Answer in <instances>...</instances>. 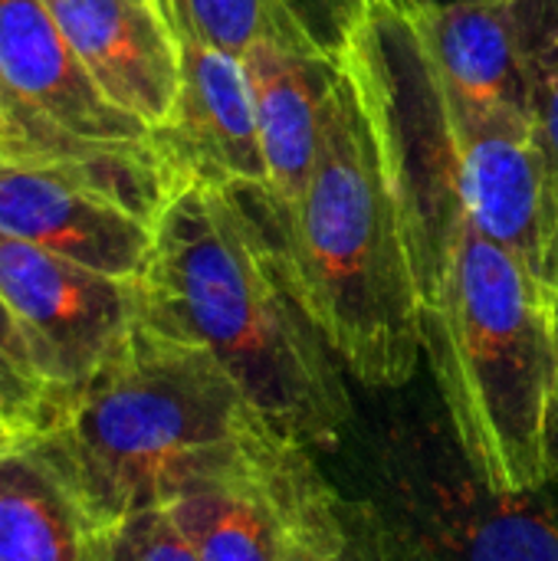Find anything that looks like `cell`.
I'll use <instances>...</instances> for the list:
<instances>
[{"instance_id":"cell-1","label":"cell","mask_w":558,"mask_h":561,"mask_svg":"<svg viewBox=\"0 0 558 561\" xmlns=\"http://www.w3.org/2000/svg\"><path fill=\"white\" fill-rule=\"evenodd\" d=\"M138 322L204 348L260 421L303 450L335 447L352 421L339 358L296 302L253 187H178L155 220Z\"/></svg>"},{"instance_id":"cell-2","label":"cell","mask_w":558,"mask_h":561,"mask_svg":"<svg viewBox=\"0 0 558 561\" xmlns=\"http://www.w3.org/2000/svg\"><path fill=\"white\" fill-rule=\"evenodd\" d=\"M273 437L214 355L138 322L86 381L49 398L23 440L99 529L174 503Z\"/></svg>"},{"instance_id":"cell-3","label":"cell","mask_w":558,"mask_h":561,"mask_svg":"<svg viewBox=\"0 0 558 561\" xmlns=\"http://www.w3.org/2000/svg\"><path fill=\"white\" fill-rule=\"evenodd\" d=\"M253 201L296 302L339 365L365 388L408 385L424 355V302L372 125L345 69L299 201L270 210L257 187Z\"/></svg>"},{"instance_id":"cell-4","label":"cell","mask_w":558,"mask_h":561,"mask_svg":"<svg viewBox=\"0 0 558 561\" xmlns=\"http://www.w3.org/2000/svg\"><path fill=\"white\" fill-rule=\"evenodd\" d=\"M424 355L477 486L520 500L558 486V296L474 224L424 309Z\"/></svg>"},{"instance_id":"cell-5","label":"cell","mask_w":558,"mask_h":561,"mask_svg":"<svg viewBox=\"0 0 558 561\" xmlns=\"http://www.w3.org/2000/svg\"><path fill=\"white\" fill-rule=\"evenodd\" d=\"M372 125L424 309L437 306L464 230V164L444 85L398 0H372L342 53Z\"/></svg>"},{"instance_id":"cell-6","label":"cell","mask_w":558,"mask_h":561,"mask_svg":"<svg viewBox=\"0 0 558 561\" xmlns=\"http://www.w3.org/2000/svg\"><path fill=\"white\" fill-rule=\"evenodd\" d=\"M0 148L33 158L151 141L148 125L99 92L46 0H0Z\"/></svg>"},{"instance_id":"cell-7","label":"cell","mask_w":558,"mask_h":561,"mask_svg":"<svg viewBox=\"0 0 558 561\" xmlns=\"http://www.w3.org/2000/svg\"><path fill=\"white\" fill-rule=\"evenodd\" d=\"M339 500L309 450L273 437L164 510L197 561H299Z\"/></svg>"},{"instance_id":"cell-8","label":"cell","mask_w":558,"mask_h":561,"mask_svg":"<svg viewBox=\"0 0 558 561\" xmlns=\"http://www.w3.org/2000/svg\"><path fill=\"white\" fill-rule=\"evenodd\" d=\"M0 296L56 391L86 381L138 325V279H115L0 233Z\"/></svg>"},{"instance_id":"cell-9","label":"cell","mask_w":558,"mask_h":561,"mask_svg":"<svg viewBox=\"0 0 558 561\" xmlns=\"http://www.w3.org/2000/svg\"><path fill=\"white\" fill-rule=\"evenodd\" d=\"M470 224L546 279L558 227L553 174L533 118L516 108L451 102Z\"/></svg>"},{"instance_id":"cell-10","label":"cell","mask_w":558,"mask_h":561,"mask_svg":"<svg viewBox=\"0 0 558 561\" xmlns=\"http://www.w3.org/2000/svg\"><path fill=\"white\" fill-rule=\"evenodd\" d=\"M0 233L115 279H141L155 227L72 171L0 148Z\"/></svg>"},{"instance_id":"cell-11","label":"cell","mask_w":558,"mask_h":561,"mask_svg":"<svg viewBox=\"0 0 558 561\" xmlns=\"http://www.w3.org/2000/svg\"><path fill=\"white\" fill-rule=\"evenodd\" d=\"M181 36V33H178ZM151 145L178 187L266 191V161L243 59L181 36V85Z\"/></svg>"},{"instance_id":"cell-12","label":"cell","mask_w":558,"mask_h":561,"mask_svg":"<svg viewBox=\"0 0 558 561\" xmlns=\"http://www.w3.org/2000/svg\"><path fill=\"white\" fill-rule=\"evenodd\" d=\"M99 92L148 125L171 118L181 85V36L168 0H46Z\"/></svg>"},{"instance_id":"cell-13","label":"cell","mask_w":558,"mask_h":561,"mask_svg":"<svg viewBox=\"0 0 558 561\" xmlns=\"http://www.w3.org/2000/svg\"><path fill=\"white\" fill-rule=\"evenodd\" d=\"M243 69L266 161L263 201L270 210H286L299 201L316 168L326 108L342 66L319 53L263 43L243 56Z\"/></svg>"},{"instance_id":"cell-14","label":"cell","mask_w":558,"mask_h":561,"mask_svg":"<svg viewBox=\"0 0 558 561\" xmlns=\"http://www.w3.org/2000/svg\"><path fill=\"white\" fill-rule=\"evenodd\" d=\"M408 16L451 102L529 115L520 0L428 7Z\"/></svg>"},{"instance_id":"cell-15","label":"cell","mask_w":558,"mask_h":561,"mask_svg":"<svg viewBox=\"0 0 558 561\" xmlns=\"http://www.w3.org/2000/svg\"><path fill=\"white\" fill-rule=\"evenodd\" d=\"M372 0H168L174 26L217 53L243 59L253 46L342 59L349 36Z\"/></svg>"},{"instance_id":"cell-16","label":"cell","mask_w":558,"mask_h":561,"mask_svg":"<svg viewBox=\"0 0 558 561\" xmlns=\"http://www.w3.org/2000/svg\"><path fill=\"white\" fill-rule=\"evenodd\" d=\"M92 533L66 477L30 440L0 444V561H89Z\"/></svg>"},{"instance_id":"cell-17","label":"cell","mask_w":558,"mask_h":561,"mask_svg":"<svg viewBox=\"0 0 558 561\" xmlns=\"http://www.w3.org/2000/svg\"><path fill=\"white\" fill-rule=\"evenodd\" d=\"M529 118L558 201V0H520Z\"/></svg>"},{"instance_id":"cell-18","label":"cell","mask_w":558,"mask_h":561,"mask_svg":"<svg viewBox=\"0 0 558 561\" xmlns=\"http://www.w3.org/2000/svg\"><path fill=\"white\" fill-rule=\"evenodd\" d=\"M56 394L26 329L0 296V408L13 437L33 434L49 398Z\"/></svg>"},{"instance_id":"cell-19","label":"cell","mask_w":558,"mask_h":561,"mask_svg":"<svg viewBox=\"0 0 558 561\" xmlns=\"http://www.w3.org/2000/svg\"><path fill=\"white\" fill-rule=\"evenodd\" d=\"M89 561H197L164 506L122 516L92 533Z\"/></svg>"},{"instance_id":"cell-20","label":"cell","mask_w":558,"mask_h":561,"mask_svg":"<svg viewBox=\"0 0 558 561\" xmlns=\"http://www.w3.org/2000/svg\"><path fill=\"white\" fill-rule=\"evenodd\" d=\"M299 561H395L382 533L365 513H352L345 500L332 506L309 533Z\"/></svg>"},{"instance_id":"cell-21","label":"cell","mask_w":558,"mask_h":561,"mask_svg":"<svg viewBox=\"0 0 558 561\" xmlns=\"http://www.w3.org/2000/svg\"><path fill=\"white\" fill-rule=\"evenodd\" d=\"M546 283L558 289V227L556 237H553V247H549V260H546Z\"/></svg>"},{"instance_id":"cell-22","label":"cell","mask_w":558,"mask_h":561,"mask_svg":"<svg viewBox=\"0 0 558 561\" xmlns=\"http://www.w3.org/2000/svg\"><path fill=\"white\" fill-rule=\"evenodd\" d=\"M405 10H428V7H451V3H477V0H398Z\"/></svg>"},{"instance_id":"cell-23","label":"cell","mask_w":558,"mask_h":561,"mask_svg":"<svg viewBox=\"0 0 558 561\" xmlns=\"http://www.w3.org/2000/svg\"><path fill=\"white\" fill-rule=\"evenodd\" d=\"M7 440H13V437H10V431H7V427H0V444H7Z\"/></svg>"},{"instance_id":"cell-24","label":"cell","mask_w":558,"mask_h":561,"mask_svg":"<svg viewBox=\"0 0 558 561\" xmlns=\"http://www.w3.org/2000/svg\"><path fill=\"white\" fill-rule=\"evenodd\" d=\"M0 427H7V421H3V408H0ZM7 431H10V427H7ZM10 437H13V434H10Z\"/></svg>"},{"instance_id":"cell-25","label":"cell","mask_w":558,"mask_h":561,"mask_svg":"<svg viewBox=\"0 0 558 561\" xmlns=\"http://www.w3.org/2000/svg\"><path fill=\"white\" fill-rule=\"evenodd\" d=\"M0 128H3V122H0Z\"/></svg>"},{"instance_id":"cell-26","label":"cell","mask_w":558,"mask_h":561,"mask_svg":"<svg viewBox=\"0 0 558 561\" xmlns=\"http://www.w3.org/2000/svg\"><path fill=\"white\" fill-rule=\"evenodd\" d=\"M556 296H558V289H556Z\"/></svg>"}]
</instances>
